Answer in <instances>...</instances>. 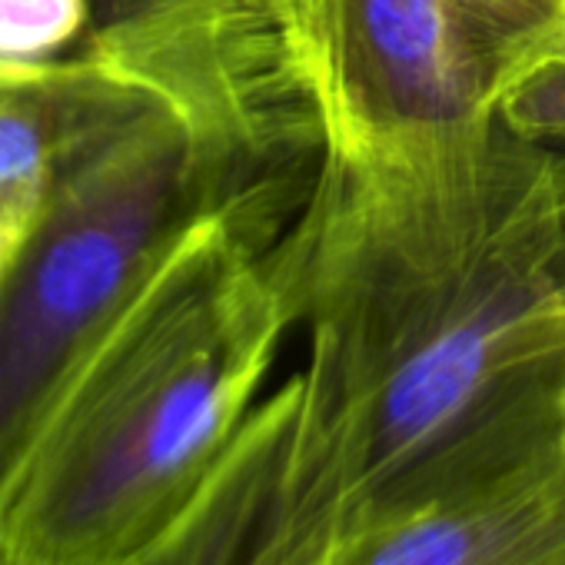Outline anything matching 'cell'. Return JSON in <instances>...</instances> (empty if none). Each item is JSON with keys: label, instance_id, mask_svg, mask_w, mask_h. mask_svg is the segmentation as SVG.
I'll list each match as a JSON object with an SVG mask.
<instances>
[{"label": "cell", "instance_id": "obj_1", "mask_svg": "<svg viewBox=\"0 0 565 565\" xmlns=\"http://www.w3.org/2000/svg\"><path fill=\"white\" fill-rule=\"evenodd\" d=\"M303 220L297 419L350 522L565 452V137L327 150Z\"/></svg>", "mask_w": 565, "mask_h": 565}, {"label": "cell", "instance_id": "obj_3", "mask_svg": "<svg viewBox=\"0 0 565 565\" xmlns=\"http://www.w3.org/2000/svg\"><path fill=\"white\" fill-rule=\"evenodd\" d=\"M323 157L193 220L134 279L0 519V565H140L213 486L294 327Z\"/></svg>", "mask_w": 565, "mask_h": 565}, {"label": "cell", "instance_id": "obj_2", "mask_svg": "<svg viewBox=\"0 0 565 565\" xmlns=\"http://www.w3.org/2000/svg\"><path fill=\"white\" fill-rule=\"evenodd\" d=\"M44 223L0 300V519L61 393L193 220L323 157L279 0H143L87 44Z\"/></svg>", "mask_w": 565, "mask_h": 565}, {"label": "cell", "instance_id": "obj_7", "mask_svg": "<svg viewBox=\"0 0 565 565\" xmlns=\"http://www.w3.org/2000/svg\"><path fill=\"white\" fill-rule=\"evenodd\" d=\"M90 0H0V61H51L90 24Z\"/></svg>", "mask_w": 565, "mask_h": 565}, {"label": "cell", "instance_id": "obj_5", "mask_svg": "<svg viewBox=\"0 0 565 565\" xmlns=\"http://www.w3.org/2000/svg\"><path fill=\"white\" fill-rule=\"evenodd\" d=\"M343 525L340 486L300 436L290 376L259 399L196 509L140 565H333Z\"/></svg>", "mask_w": 565, "mask_h": 565}, {"label": "cell", "instance_id": "obj_6", "mask_svg": "<svg viewBox=\"0 0 565 565\" xmlns=\"http://www.w3.org/2000/svg\"><path fill=\"white\" fill-rule=\"evenodd\" d=\"M333 565H565V452L452 499L347 519Z\"/></svg>", "mask_w": 565, "mask_h": 565}, {"label": "cell", "instance_id": "obj_4", "mask_svg": "<svg viewBox=\"0 0 565 565\" xmlns=\"http://www.w3.org/2000/svg\"><path fill=\"white\" fill-rule=\"evenodd\" d=\"M330 153L472 130L565 67V0H282Z\"/></svg>", "mask_w": 565, "mask_h": 565}]
</instances>
